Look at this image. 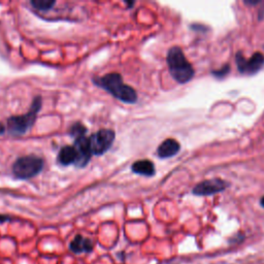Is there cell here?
I'll return each mask as SVG.
<instances>
[{"mask_svg": "<svg viewBox=\"0 0 264 264\" xmlns=\"http://www.w3.org/2000/svg\"><path fill=\"white\" fill-rule=\"evenodd\" d=\"M42 97L36 96L33 102L26 114L22 116H13L8 120V131L10 134L15 136H21L26 134L34 125L37 114L42 108Z\"/></svg>", "mask_w": 264, "mask_h": 264, "instance_id": "3", "label": "cell"}, {"mask_svg": "<svg viewBox=\"0 0 264 264\" xmlns=\"http://www.w3.org/2000/svg\"><path fill=\"white\" fill-rule=\"evenodd\" d=\"M93 83L109 93L112 97L128 104H133L137 101V94L129 85L124 84L123 78L120 73L112 72L103 77H96Z\"/></svg>", "mask_w": 264, "mask_h": 264, "instance_id": "1", "label": "cell"}, {"mask_svg": "<svg viewBox=\"0 0 264 264\" xmlns=\"http://www.w3.org/2000/svg\"><path fill=\"white\" fill-rule=\"evenodd\" d=\"M229 72V66L228 65H225L224 67H222L220 70H216V71H213V74L215 77H219V78H222L224 76H226L227 73Z\"/></svg>", "mask_w": 264, "mask_h": 264, "instance_id": "15", "label": "cell"}, {"mask_svg": "<svg viewBox=\"0 0 264 264\" xmlns=\"http://www.w3.org/2000/svg\"><path fill=\"white\" fill-rule=\"evenodd\" d=\"M93 242L90 239L81 236V234L77 236L69 245V249L76 254L89 253L93 250Z\"/></svg>", "mask_w": 264, "mask_h": 264, "instance_id": "10", "label": "cell"}, {"mask_svg": "<svg viewBox=\"0 0 264 264\" xmlns=\"http://www.w3.org/2000/svg\"><path fill=\"white\" fill-rule=\"evenodd\" d=\"M236 61L240 72L247 73V74H254L257 71H259L264 65V55L260 52H257L250 58V59L247 60L244 57L243 53L239 52L237 54Z\"/></svg>", "mask_w": 264, "mask_h": 264, "instance_id": "6", "label": "cell"}, {"mask_svg": "<svg viewBox=\"0 0 264 264\" xmlns=\"http://www.w3.org/2000/svg\"><path fill=\"white\" fill-rule=\"evenodd\" d=\"M116 134L111 129H100L89 137L92 155L100 156L106 153L114 143Z\"/></svg>", "mask_w": 264, "mask_h": 264, "instance_id": "5", "label": "cell"}, {"mask_svg": "<svg viewBox=\"0 0 264 264\" xmlns=\"http://www.w3.org/2000/svg\"><path fill=\"white\" fill-rule=\"evenodd\" d=\"M78 159V153L73 145H64L60 149L57 156V161L60 165L68 166L70 164H76Z\"/></svg>", "mask_w": 264, "mask_h": 264, "instance_id": "11", "label": "cell"}, {"mask_svg": "<svg viewBox=\"0 0 264 264\" xmlns=\"http://www.w3.org/2000/svg\"><path fill=\"white\" fill-rule=\"evenodd\" d=\"M73 146L77 150L78 153V159L76 162V165L78 167H85L88 165V163L91 160L92 152L90 149V143H89V137L81 136L74 139Z\"/></svg>", "mask_w": 264, "mask_h": 264, "instance_id": "8", "label": "cell"}, {"mask_svg": "<svg viewBox=\"0 0 264 264\" xmlns=\"http://www.w3.org/2000/svg\"><path fill=\"white\" fill-rule=\"evenodd\" d=\"M181 150V144L172 138L165 139L157 149V155L161 159H166L177 155Z\"/></svg>", "mask_w": 264, "mask_h": 264, "instance_id": "9", "label": "cell"}, {"mask_svg": "<svg viewBox=\"0 0 264 264\" xmlns=\"http://www.w3.org/2000/svg\"><path fill=\"white\" fill-rule=\"evenodd\" d=\"M5 131H6V127L0 123V135H3L5 133Z\"/></svg>", "mask_w": 264, "mask_h": 264, "instance_id": "17", "label": "cell"}, {"mask_svg": "<svg viewBox=\"0 0 264 264\" xmlns=\"http://www.w3.org/2000/svg\"><path fill=\"white\" fill-rule=\"evenodd\" d=\"M131 170L139 175H144V177H153L155 174V165L152 161L148 159L137 160L132 163Z\"/></svg>", "mask_w": 264, "mask_h": 264, "instance_id": "12", "label": "cell"}, {"mask_svg": "<svg viewBox=\"0 0 264 264\" xmlns=\"http://www.w3.org/2000/svg\"><path fill=\"white\" fill-rule=\"evenodd\" d=\"M87 131V128L82 123H74L69 129V134L76 139L78 137L85 136Z\"/></svg>", "mask_w": 264, "mask_h": 264, "instance_id": "14", "label": "cell"}, {"mask_svg": "<svg viewBox=\"0 0 264 264\" xmlns=\"http://www.w3.org/2000/svg\"><path fill=\"white\" fill-rule=\"evenodd\" d=\"M30 4L33 7V9L40 12H49L54 8L56 2L55 0H33Z\"/></svg>", "mask_w": 264, "mask_h": 264, "instance_id": "13", "label": "cell"}, {"mask_svg": "<svg viewBox=\"0 0 264 264\" xmlns=\"http://www.w3.org/2000/svg\"><path fill=\"white\" fill-rule=\"evenodd\" d=\"M260 204H261V207L264 208V196L261 198V200H260Z\"/></svg>", "mask_w": 264, "mask_h": 264, "instance_id": "18", "label": "cell"}, {"mask_svg": "<svg viewBox=\"0 0 264 264\" xmlns=\"http://www.w3.org/2000/svg\"><path fill=\"white\" fill-rule=\"evenodd\" d=\"M12 220V218L10 216H6V215H0V223H4L7 221Z\"/></svg>", "mask_w": 264, "mask_h": 264, "instance_id": "16", "label": "cell"}, {"mask_svg": "<svg viewBox=\"0 0 264 264\" xmlns=\"http://www.w3.org/2000/svg\"><path fill=\"white\" fill-rule=\"evenodd\" d=\"M228 186L229 184L221 179L207 180L197 184L193 188L192 192L198 196H210L224 191Z\"/></svg>", "mask_w": 264, "mask_h": 264, "instance_id": "7", "label": "cell"}, {"mask_svg": "<svg viewBox=\"0 0 264 264\" xmlns=\"http://www.w3.org/2000/svg\"><path fill=\"white\" fill-rule=\"evenodd\" d=\"M166 62L171 77L178 83L186 84L193 79L194 68L180 47H172L169 49Z\"/></svg>", "mask_w": 264, "mask_h": 264, "instance_id": "2", "label": "cell"}, {"mask_svg": "<svg viewBox=\"0 0 264 264\" xmlns=\"http://www.w3.org/2000/svg\"><path fill=\"white\" fill-rule=\"evenodd\" d=\"M44 160L35 155H28L18 158L13 164V173L17 179H32L44 169Z\"/></svg>", "mask_w": 264, "mask_h": 264, "instance_id": "4", "label": "cell"}]
</instances>
